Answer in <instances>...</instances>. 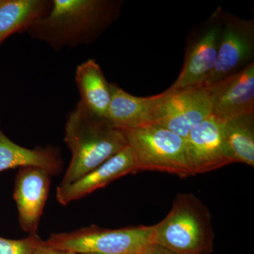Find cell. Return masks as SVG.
I'll use <instances>...</instances> for the list:
<instances>
[{"instance_id":"7a4b0ae2","label":"cell","mask_w":254,"mask_h":254,"mask_svg":"<svg viewBox=\"0 0 254 254\" xmlns=\"http://www.w3.org/2000/svg\"><path fill=\"white\" fill-rule=\"evenodd\" d=\"M64 141L71 159L62 185L76 181L127 146L121 130L98 118L80 102L68 115Z\"/></svg>"},{"instance_id":"9a60e30c","label":"cell","mask_w":254,"mask_h":254,"mask_svg":"<svg viewBox=\"0 0 254 254\" xmlns=\"http://www.w3.org/2000/svg\"><path fill=\"white\" fill-rule=\"evenodd\" d=\"M61 160L53 148H25L14 143L0 128V173L16 168L36 167L51 174L58 173Z\"/></svg>"},{"instance_id":"e0dca14e","label":"cell","mask_w":254,"mask_h":254,"mask_svg":"<svg viewBox=\"0 0 254 254\" xmlns=\"http://www.w3.org/2000/svg\"><path fill=\"white\" fill-rule=\"evenodd\" d=\"M225 141L234 163L254 167V114L224 122Z\"/></svg>"},{"instance_id":"52a82bcc","label":"cell","mask_w":254,"mask_h":254,"mask_svg":"<svg viewBox=\"0 0 254 254\" xmlns=\"http://www.w3.org/2000/svg\"><path fill=\"white\" fill-rule=\"evenodd\" d=\"M222 13L219 8L189 38L183 67L170 89L178 91L200 86L211 72L218 55Z\"/></svg>"},{"instance_id":"2e32d148","label":"cell","mask_w":254,"mask_h":254,"mask_svg":"<svg viewBox=\"0 0 254 254\" xmlns=\"http://www.w3.org/2000/svg\"><path fill=\"white\" fill-rule=\"evenodd\" d=\"M52 0H0V46L11 35L25 32L51 9Z\"/></svg>"},{"instance_id":"8992f818","label":"cell","mask_w":254,"mask_h":254,"mask_svg":"<svg viewBox=\"0 0 254 254\" xmlns=\"http://www.w3.org/2000/svg\"><path fill=\"white\" fill-rule=\"evenodd\" d=\"M254 21L222 13V31L216 61L211 72L200 85L211 86L252 63Z\"/></svg>"},{"instance_id":"ac0fdd59","label":"cell","mask_w":254,"mask_h":254,"mask_svg":"<svg viewBox=\"0 0 254 254\" xmlns=\"http://www.w3.org/2000/svg\"><path fill=\"white\" fill-rule=\"evenodd\" d=\"M41 242L36 234L22 240H9L0 237V254H32Z\"/></svg>"},{"instance_id":"d6986e66","label":"cell","mask_w":254,"mask_h":254,"mask_svg":"<svg viewBox=\"0 0 254 254\" xmlns=\"http://www.w3.org/2000/svg\"><path fill=\"white\" fill-rule=\"evenodd\" d=\"M32 254H76L71 252H64L57 250L50 246L46 245L44 241H42L41 244L36 247V250Z\"/></svg>"},{"instance_id":"8fae6325","label":"cell","mask_w":254,"mask_h":254,"mask_svg":"<svg viewBox=\"0 0 254 254\" xmlns=\"http://www.w3.org/2000/svg\"><path fill=\"white\" fill-rule=\"evenodd\" d=\"M50 173L36 167L20 168L14 198L23 231L35 235L38 230L50 189Z\"/></svg>"},{"instance_id":"5bb4252c","label":"cell","mask_w":254,"mask_h":254,"mask_svg":"<svg viewBox=\"0 0 254 254\" xmlns=\"http://www.w3.org/2000/svg\"><path fill=\"white\" fill-rule=\"evenodd\" d=\"M75 80L80 103L105 120L112 99V83L107 81L100 65L93 59L81 63L76 68Z\"/></svg>"},{"instance_id":"30bf717a","label":"cell","mask_w":254,"mask_h":254,"mask_svg":"<svg viewBox=\"0 0 254 254\" xmlns=\"http://www.w3.org/2000/svg\"><path fill=\"white\" fill-rule=\"evenodd\" d=\"M207 88L215 118L225 122L254 114V62Z\"/></svg>"},{"instance_id":"3957f363","label":"cell","mask_w":254,"mask_h":254,"mask_svg":"<svg viewBox=\"0 0 254 254\" xmlns=\"http://www.w3.org/2000/svg\"><path fill=\"white\" fill-rule=\"evenodd\" d=\"M213 242L211 214L191 193L177 195L166 217L153 225L152 244L177 253L209 254Z\"/></svg>"},{"instance_id":"44dd1931","label":"cell","mask_w":254,"mask_h":254,"mask_svg":"<svg viewBox=\"0 0 254 254\" xmlns=\"http://www.w3.org/2000/svg\"></svg>"},{"instance_id":"ffe728a7","label":"cell","mask_w":254,"mask_h":254,"mask_svg":"<svg viewBox=\"0 0 254 254\" xmlns=\"http://www.w3.org/2000/svg\"><path fill=\"white\" fill-rule=\"evenodd\" d=\"M138 254H181L173 252V251L168 250L161 246L151 244V245L147 246L145 249H143Z\"/></svg>"},{"instance_id":"5b68a950","label":"cell","mask_w":254,"mask_h":254,"mask_svg":"<svg viewBox=\"0 0 254 254\" xmlns=\"http://www.w3.org/2000/svg\"><path fill=\"white\" fill-rule=\"evenodd\" d=\"M153 241V225L103 229L91 226L66 233L53 234L46 245L71 253L138 254Z\"/></svg>"},{"instance_id":"9c48e42d","label":"cell","mask_w":254,"mask_h":254,"mask_svg":"<svg viewBox=\"0 0 254 254\" xmlns=\"http://www.w3.org/2000/svg\"><path fill=\"white\" fill-rule=\"evenodd\" d=\"M187 163L192 175L214 171L233 163L225 141L224 122L209 117L185 138Z\"/></svg>"},{"instance_id":"7c38bea8","label":"cell","mask_w":254,"mask_h":254,"mask_svg":"<svg viewBox=\"0 0 254 254\" xmlns=\"http://www.w3.org/2000/svg\"><path fill=\"white\" fill-rule=\"evenodd\" d=\"M136 173V161L131 148L127 145L104 163L69 185H60L57 189V199L67 205L129 173Z\"/></svg>"},{"instance_id":"6da1fadb","label":"cell","mask_w":254,"mask_h":254,"mask_svg":"<svg viewBox=\"0 0 254 254\" xmlns=\"http://www.w3.org/2000/svg\"><path fill=\"white\" fill-rule=\"evenodd\" d=\"M49 12L26 28L55 51L89 46L121 16V0H52Z\"/></svg>"},{"instance_id":"ba28073f","label":"cell","mask_w":254,"mask_h":254,"mask_svg":"<svg viewBox=\"0 0 254 254\" xmlns=\"http://www.w3.org/2000/svg\"><path fill=\"white\" fill-rule=\"evenodd\" d=\"M157 112L153 125L163 127L186 138L195 126L212 115V105L207 87L196 86L173 91Z\"/></svg>"},{"instance_id":"4fadbf2b","label":"cell","mask_w":254,"mask_h":254,"mask_svg":"<svg viewBox=\"0 0 254 254\" xmlns=\"http://www.w3.org/2000/svg\"><path fill=\"white\" fill-rule=\"evenodd\" d=\"M112 99L105 120L118 129L153 125L159 108L168 95V90L149 97L135 96L112 83Z\"/></svg>"},{"instance_id":"277c9868","label":"cell","mask_w":254,"mask_h":254,"mask_svg":"<svg viewBox=\"0 0 254 254\" xmlns=\"http://www.w3.org/2000/svg\"><path fill=\"white\" fill-rule=\"evenodd\" d=\"M121 131L134 156L136 173L158 171L182 178L191 176L183 137L155 125Z\"/></svg>"}]
</instances>
